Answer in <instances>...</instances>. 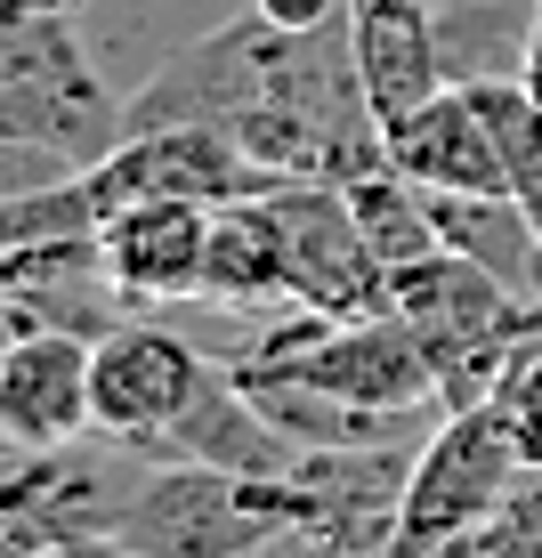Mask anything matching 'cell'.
<instances>
[{
    "mask_svg": "<svg viewBox=\"0 0 542 558\" xmlns=\"http://www.w3.org/2000/svg\"><path fill=\"white\" fill-rule=\"evenodd\" d=\"M162 122L227 130L267 179L348 186L364 170H389L381 113L364 98L357 49H348V16L316 33H284L260 9L243 25H219L130 98V130H162Z\"/></svg>",
    "mask_w": 542,
    "mask_h": 558,
    "instance_id": "1",
    "label": "cell"
},
{
    "mask_svg": "<svg viewBox=\"0 0 542 558\" xmlns=\"http://www.w3.org/2000/svg\"><path fill=\"white\" fill-rule=\"evenodd\" d=\"M292 477H243L210 461H154V477L122 502L113 534L146 558H251L276 534H300Z\"/></svg>",
    "mask_w": 542,
    "mask_h": 558,
    "instance_id": "2",
    "label": "cell"
},
{
    "mask_svg": "<svg viewBox=\"0 0 542 558\" xmlns=\"http://www.w3.org/2000/svg\"><path fill=\"white\" fill-rule=\"evenodd\" d=\"M236 373L300 380V389H324L340 405H364V413H413V421L445 413L430 356H421V340L389 307L381 316H316V307H300L284 332H267L251 356H236Z\"/></svg>",
    "mask_w": 542,
    "mask_h": 558,
    "instance_id": "3",
    "label": "cell"
},
{
    "mask_svg": "<svg viewBox=\"0 0 542 558\" xmlns=\"http://www.w3.org/2000/svg\"><path fill=\"white\" fill-rule=\"evenodd\" d=\"M130 138V106L89 73L65 16H0V146L98 162Z\"/></svg>",
    "mask_w": 542,
    "mask_h": 558,
    "instance_id": "4",
    "label": "cell"
},
{
    "mask_svg": "<svg viewBox=\"0 0 542 558\" xmlns=\"http://www.w3.org/2000/svg\"><path fill=\"white\" fill-rule=\"evenodd\" d=\"M518 477H527V453L510 446L494 405L437 413V429L413 453V477H405V502H397V534H389L381 558H445L510 502Z\"/></svg>",
    "mask_w": 542,
    "mask_h": 558,
    "instance_id": "5",
    "label": "cell"
},
{
    "mask_svg": "<svg viewBox=\"0 0 542 558\" xmlns=\"http://www.w3.org/2000/svg\"><path fill=\"white\" fill-rule=\"evenodd\" d=\"M260 203H267L276 243H284L292 307H316V316H381V307H389V276H381L373 243H364V227H357L348 186H333V179H276Z\"/></svg>",
    "mask_w": 542,
    "mask_h": 558,
    "instance_id": "6",
    "label": "cell"
},
{
    "mask_svg": "<svg viewBox=\"0 0 542 558\" xmlns=\"http://www.w3.org/2000/svg\"><path fill=\"white\" fill-rule=\"evenodd\" d=\"M82 186H89V203H98V219H106V210H122L138 195H186V203L219 210V203L267 195L276 179H267L227 130H210V122H162V130H130L113 154L82 162Z\"/></svg>",
    "mask_w": 542,
    "mask_h": 558,
    "instance_id": "7",
    "label": "cell"
},
{
    "mask_svg": "<svg viewBox=\"0 0 542 558\" xmlns=\"http://www.w3.org/2000/svg\"><path fill=\"white\" fill-rule=\"evenodd\" d=\"M98 332L82 324H25L0 349V446L9 453H57L98 437Z\"/></svg>",
    "mask_w": 542,
    "mask_h": 558,
    "instance_id": "8",
    "label": "cell"
},
{
    "mask_svg": "<svg viewBox=\"0 0 542 558\" xmlns=\"http://www.w3.org/2000/svg\"><path fill=\"white\" fill-rule=\"evenodd\" d=\"M203 380H210V356L186 349L179 332H162V324H113V332H98V373H89V389H98V437L146 453L170 421L195 405Z\"/></svg>",
    "mask_w": 542,
    "mask_h": 558,
    "instance_id": "9",
    "label": "cell"
},
{
    "mask_svg": "<svg viewBox=\"0 0 542 558\" xmlns=\"http://www.w3.org/2000/svg\"><path fill=\"white\" fill-rule=\"evenodd\" d=\"M203 252H210V203L186 195H138L98 219V283L122 307L203 300Z\"/></svg>",
    "mask_w": 542,
    "mask_h": 558,
    "instance_id": "10",
    "label": "cell"
},
{
    "mask_svg": "<svg viewBox=\"0 0 542 558\" xmlns=\"http://www.w3.org/2000/svg\"><path fill=\"white\" fill-rule=\"evenodd\" d=\"M381 154L421 195H510V162H502V138H494V122H486L470 82H445L413 113L381 122Z\"/></svg>",
    "mask_w": 542,
    "mask_h": 558,
    "instance_id": "11",
    "label": "cell"
},
{
    "mask_svg": "<svg viewBox=\"0 0 542 558\" xmlns=\"http://www.w3.org/2000/svg\"><path fill=\"white\" fill-rule=\"evenodd\" d=\"M138 461H210V470H243V477H292L300 446L260 413V397L236 380V364H210L195 405L170 421Z\"/></svg>",
    "mask_w": 542,
    "mask_h": 558,
    "instance_id": "12",
    "label": "cell"
},
{
    "mask_svg": "<svg viewBox=\"0 0 542 558\" xmlns=\"http://www.w3.org/2000/svg\"><path fill=\"white\" fill-rule=\"evenodd\" d=\"M430 9L437 0H340L348 49H357L364 98H373L381 122H397V113H413L421 98L445 89V57H437Z\"/></svg>",
    "mask_w": 542,
    "mask_h": 558,
    "instance_id": "13",
    "label": "cell"
},
{
    "mask_svg": "<svg viewBox=\"0 0 542 558\" xmlns=\"http://www.w3.org/2000/svg\"><path fill=\"white\" fill-rule=\"evenodd\" d=\"M203 300H227V307H276V300H292V283H284V243H276V219H267L260 195L210 210Z\"/></svg>",
    "mask_w": 542,
    "mask_h": 558,
    "instance_id": "14",
    "label": "cell"
},
{
    "mask_svg": "<svg viewBox=\"0 0 542 558\" xmlns=\"http://www.w3.org/2000/svg\"><path fill=\"white\" fill-rule=\"evenodd\" d=\"M348 203H357V227H364V243H373L381 276H405V267H421L430 252H445L430 195L405 186L397 170H364V179H348Z\"/></svg>",
    "mask_w": 542,
    "mask_h": 558,
    "instance_id": "15",
    "label": "cell"
},
{
    "mask_svg": "<svg viewBox=\"0 0 542 558\" xmlns=\"http://www.w3.org/2000/svg\"><path fill=\"white\" fill-rule=\"evenodd\" d=\"M478 106H486L494 138H502V162H510V195L518 210L542 227V98L527 82H470Z\"/></svg>",
    "mask_w": 542,
    "mask_h": 558,
    "instance_id": "16",
    "label": "cell"
},
{
    "mask_svg": "<svg viewBox=\"0 0 542 558\" xmlns=\"http://www.w3.org/2000/svg\"><path fill=\"white\" fill-rule=\"evenodd\" d=\"M486 405L502 413V429H510V446L527 453V470H542V324H534L527 349L510 356V373L494 380Z\"/></svg>",
    "mask_w": 542,
    "mask_h": 558,
    "instance_id": "17",
    "label": "cell"
},
{
    "mask_svg": "<svg viewBox=\"0 0 542 558\" xmlns=\"http://www.w3.org/2000/svg\"><path fill=\"white\" fill-rule=\"evenodd\" d=\"M251 9H260L267 25H284V33H316V25H340V0H251Z\"/></svg>",
    "mask_w": 542,
    "mask_h": 558,
    "instance_id": "18",
    "label": "cell"
},
{
    "mask_svg": "<svg viewBox=\"0 0 542 558\" xmlns=\"http://www.w3.org/2000/svg\"><path fill=\"white\" fill-rule=\"evenodd\" d=\"M25 550H33V526H25L9 502H0V558H25Z\"/></svg>",
    "mask_w": 542,
    "mask_h": 558,
    "instance_id": "19",
    "label": "cell"
}]
</instances>
